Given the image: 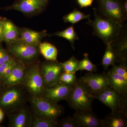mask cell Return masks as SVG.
Instances as JSON below:
<instances>
[{"label":"cell","instance_id":"cell-1","mask_svg":"<svg viewBox=\"0 0 127 127\" xmlns=\"http://www.w3.org/2000/svg\"><path fill=\"white\" fill-rule=\"evenodd\" d=\"M94 19L88 20L87 24L93 28V34L98 37L106 45L113 42L117 38L123 26L122 24L104 18L94 8Z\"/></svg>","mask_w":127,"mask_h":127},{"label":"cell","instance_id":"cell-2","mask_svg":"<svg viewBox=\"0 0 127 127\" xmlns=\"http://www.w3.org/2000/svg\"><path fill=\"white\" fill-rule=\"evenodd\" d=\"M94 97L78 79L72 86L66 100L72 109L77 110H92Z\"/></svg>","mask_w":127,"mask_h":127},{"label":"cell","instance_id":"cell-3","mask_svg":"<svg viewBox=\"0 0 127 127\" xmlns=\"http://www.w3.org/2000/svg\"><path fill=\"white\" fill-rule=\"evenodd\" d=\"M30 102L34 114L39 117L57 120L64 113L63 106L42 97L31 96Z\"/></svg>","mask_w":127,"mask_h":127},{"label":"cell","instance_id":"cell-4","mask_svg":"<svg viewBox=\"0 0 127 127\" xmlns=\"http://www.w3.org/2000/svg\"><path fill=\"white\" fill-rule=\"evenodd\" d=\"M23 85L31 96L42 97L45 87L39 69V65L33 63L26 65Z\"/></svg>","mask_w":127,"mask_h":127},{"label":"cell","instance_id":"cell-5","mask_svg":"<svg viewBox=\"0 0 127 127\" xmlns=\"http://www.w3.org/2000/svg\"><path fill=\"white\" fill-rule=\"evenodd\" d=\"M20 85L9 87L0 98V106L10 114L24 107L26 97Z\"/></svg>","mask_w":127,"mask_h":127},{"label":"cell","instance_id":"cell-6","mask_svg":"<svg viewBox=\"0 0 127 127\" xmlns=\"http://www.w3.org/2000/svg\"><path fill=\"white\" fill-rule=\"evenodd\" d=\"M7 46L9 53L26 65L35 63L40 53L39 46L27 44L19 40Z\"/></svg>","mask_w":127,"mask_h":127},{"label":"cell","instance_id":"cell-7","mask_svg":"<svg viewBox=\"0 0 127 127\" xmlns=\"http://www.w3.org/2000/svg\"><path fill=\"white\" fill-rule=\"evenodd\" d=\"M123 0H98V14L104 18L122 24L127 18Z\"/></svg>","mask_w":127,"mask_h":127},{"label":"cell","instance_id":"cell-8","mask_svg":"<svg viewBox=\"0 0 127 127\" xmlns=\"http://www.w3.org/2000/svg\"><path fill=\"white\" fill-rule=\"evenodd\" d=\"M94 98L110 108L112 112L127 111V95L120 93L111 87H108Z\"/></svg>","mask_w":127,"mask_h":127},{"label":"cell","instance_id":"cell-9","mask_svg":"<svg viewBox=\"0 0 127 127\" xmlns=\"http://www.w3.org/2000/svg\"><path fill=\"white\" fill-rule=\"evenodd\" d=\"M49 3V0H16L6 10L18 11L27 16L37 15L43 12Z\"/></svg>","mask_w":127,"mask_h":127},{"label":"cell","instance_id":"cell-10","mask_svg":"<svg viewBox=\"0 0 127 127\" xmlns=\"http://www.w3.org/2000/svg\"><path fill=\"white\" fill-rule=\"evenodd\" d=\"M39 69L45 88L58 83L60 76L64 72L61 63L58 61L47 60L39 65Z\"/></svg>","mask_w":127,"mask_h":127},{"label":"cell","instance_id":"cell-11","mask_svg":"<svg viewBox=\"0 0 127 127\" xmlns=\"http://www.w3.org/2000/svg\"><path fill=\"white\" fill-rule=\"evenodd\" d=\"M79 80L94 97L109 86L107 73L105 72L100 74L88 73Z\"/></svg>","mask_w":127,"mask_h":127},{"label":"cell","instance_id":"cell-12","mask_svg":"<svg viewBox=\"0 0 127 127\" xmlns=\"http://www.w3.org/2000/svg\"><path fill=\"white\" fill-rule=\"evenodd\" d=\"M116 54L117 63L127 66V26H123L117 38L111 44Z\"/></svg>","mask_w":127,"mask_h":127},{"label":"cell","instance_id":"cell-13","mask_svg":"<svg viewBox=\"0 0 127 127\" xmlns=\"http://www.w3.org/2000/svg\"><path fill=\"white\" fill-rule=\"evenodd\" d=\"M72 86L58 82L52 86L45 88L42 97L58 103L60 101L66 100Z\"/></svg>","mask_w":127,"mask_h":127},{"label":"cell","instance_id":"cell-14","mask_svg":"<svg viewBox=\"0 0 127 127\" xmlns=\"http://www.w3.org/2000/svg\"><path fill=\"white\" fill-rule=\"evenodd\" d=\"M8 115L9 127H32V115L25 106Z\"/></svg>","mask_w":127,"mask_h":127},{"label":"cell","instance_id":"cell-15","mask_svg":"<svg viewBox=\"0 0 127 127\" xmlns=\"http://www.w3.org/2000/svg\"><path fill=\"white\" fill-rule=\"evenodd\" d=\"M76 111L73 117L80 127H102V120L98 118L92 110Z\"/></svg>","mask_w":127,"mask_h":127},{"label":"cell","instance_id":"cell-16","mask_svg":"<svg viewBox=\"0 0 127 127\" xmlns=\"http://www.w3.org/2000/svg\"><path fill=\"white\" fill-rule=\"evenodd\" d=\"M26 65L17 61L10 75L2 82L6 86L9 87L22 84L25 78Z\"/></svg>","mask_w":127,"mask_h":127},{"label":"cell","instance_id":"cell-17","mask_svg":"<svg viewBox=\"0 0 127 127\" xmlns=\"http://www.w3.org/2000/svg\"><path fill=\"white\" fill-rule=\"evenodd\" d=\"M102 120V127H127V111L112 112Z\"/></svg>","mask_w":127,"mask_h":127},{"label":"cell","instance_id":"cell-18","mask_svg":"<svg viewBox=\"0 0 127 127\" xmlns=\"http://www.w3.org/2000/svg\"><path fill=\"white\" fill-rule=\"evenodd\" d=\"M47 35L46 31L39 32L23 28L20 31L19 40L27 44L39 46L42 40Z\"/></svg>","mask_w":127,"mask_h":127},{"label":"cell","instance_id":"cell-19","mask_svg":"<svg viewBox=\"0 0 127 127\" xmlns=\"http://www.w3.org/2000/svg\"><path fill=\"white\" fill-rule=\"evenodd\" d=\"M109 87L118 92L127 95V79L111 70L107 73Z\"/></svg>","mask_w":127,"mask_h":127},{"label":"cell","instance_id":"cell-20","mask_svg":"<svg viewBox=\"0 0 127 127\" xmlns=\"http://www.w3.org/2000/svg\"><path fill=\"white\" fill-rule=\"evenodd\" d=\"M20 36V31L12 22L4 19L2 41L7 45L18 40Z\"/></svg>","mask_w":127,"mask_h":127},{"label":"cell","instance_id":"cell-21","mask_svg":"<svg viewBox=\"0 0 127 127\" xmlns=\"http://www.w3.org/2000/svg\"><path fill=\"white\" fill-rule=\"evenodd\" d=\"M39 48V52L47 61H57L58 51L55 46L49 42H41Z\"/></svg>","mask_w":127,"mask_h":127},{"label":"cell","instance_id":"cell-22","mask_svg":"<svg viewBox=\"0 0 127 127\" xmlns=\"http://www.w3.org/2000/svg\"><path fill=\"white\" fill-rule=\"evenodd\" d=\"M106 45V48L102 61V64L104 71L108 69L109 66H112L117 63L116 54L112 48L111 44L107 43Z\"/></svg>","mask_w":127,"mask_h":127},{"label":"cell","instance_id":"cell-23","mask_svg":"<svg viewBox=\"0 0 127 127\" xmlns=\"http://www.w3.org/2000/svg\"><path fill=\"white\" fill-rule=\"evenodd\" d=\"M51 36H57L65 38L68 40L71 43V46L73 50H75L74 44L76 40H78V36L73 26H71L65 30L62 31L57 32L54 34L50 35Z\"/></svg>","mask_w":127,"mask_h":127},{"label":"cell","instance_id":"cell-24","mask_svg":"<svg viewBox=\"0 0 127 127\" xmlns=\"http://www.w3.org/2000/svg\"><path fill=\"white\" fill-rule=\"evenodd\" d=\"M58 123L57 120L39 117L34 114L32 115V127H58Z\"/></svg>","mask_w":127,"mask_h":127},{"label":"cell","instance_id":"cell-25","mask_svg":"<svg viewBox=\"0 0 127 127\" xmlns=\"http://www.w3.org/2000/svg\"><path fill=\"white\" fill-rule=\"evenodd\" d=\"M90 15H86L75 8L70 13L63 17V20L65 23L76 24L83 19H90Z\"/></svg>","mask_w":127,"mask_h":127},{"label":"cell","instance_id":"cell-26","mask_svg":"<svg viewBox=\"0 0 127 127\" xmlns=\"http://www.w3.org/2000/svg\"><path fill=\"white\" fill-rule=\"evenodd\" d=\"M80 61L74 56L71 57L68 61L61 63L63 71L68 73H76L77 71Z\"/></svg>","mask_w":127,"mask_h":127},{"label":"cell","instance_id":"cell-27","mask_svg":"<svg viewBox=\"0 0 127 127\" xmlns=\"http://www.w3.org/2000/svg\"><path fill=\"white\" fill-rule=\"evenodd\" d=\"M84 58L79 62L77 71L86 70L90 72L96 71V66L90 61L88 57V54L87 53H84Z\"/></svg>","mask_w":127,"mask_h":127},{"label":"cell","instance_id":"cell-28","mask_svg":"<svg viewBox=\"0 0 127 127\" xmlns=\"http://www.w3.org/2000/svg\"><path fill=\"white\" fill-rule=\"evenodd\" d=\"M78 79L77 78L75 73L64 72L59 77L58 83L69 86H73L77 82Z\"/></svg>","mask_w":127,"mask_h":127},{"label":"cell","instance_id":"cell-29","mask_svg":"<svg viewBox=\"0 0 127 127\" xmlns=\"http://www.w3.org/2000/svg\"><path fill=\"white\" fill-rule=\"evenodd\" d=\"M58 127H80V126L73 117L68 116L66 118L61 119L59 122Z\"/></svg>","mask_w":127,"mask_h":127},{"label":"cell","instance_id":"cell-30","mask_svg":"<svg viewBox=\"0 0 127 127\" xmlns=\"http://www.w3.org/2000/svg\"><path fill=\"white\" fill-rule=\"evenodd\" d=\"M110 70L118 75H121L127 79V66L114 64Z\"/></svg>","mask_w":127,"mask_h":127},{"label":"cell","instance_id":"cell-31","mask_svg":"<svg viewBox=\"0 0 127 127\" xmlns=\"http://www.w3.org/2000/svg\"><path fill=\"white\" fill-rule=\"evenodd\" d=\"M13 57L9 52L2 48L0 46V65L10 61Z\"/></svg>","mask_w":127,"mask_h":127},{"label":"cell","instance_id":"cell-32","mask_svg":"<svg viewBox=\"0 0 127 127\" xmlns=\"http://www.w3.org/2000/svg\"><path fill=\"white\" fill-rule=\"evenodd\" d=\"M17 60L15 58H13L11 60H10L9 61L5 63L2 65H0V80L1 79L2 75L4 72L5 70L8 67L13 63H15L16 62H17Z\"/></svg>","mask_w":127,"mask_h":127},{"label":"cell","instance_id":"cell-33","mask_svg":"<svg viewBox=\"0 0 127 127\" xmlns=\"http://www.w3.org/2000/svg\"><path fill=\"white\" fill-rule=\"evenodd\" d=\"M77 1L81 8H84L91 6L93 0H77Z\"/></svg>","mask_w":127,"mask_h":127},{"label":"cell","instance_id":"cell-34","mask_svg":"<svg viewBox=\"0 0 127 127\" xmlns=\"http://www.w3.org/2000/svg\"><path fill=\"white\" fill-rule=\"evenodd\" d=\"M17 62H17H16L15 63H13V64H11V65L9 66V67L5 70L4 73H3V75H2V77L1 78V79H0V81H2L4 79L6 78L10 75V74L11 73V72L12 69H13V67H14L15 65L16 64Z\"/></svg>","mask_w":127,"mask_h":127},{"label":"cell","instance_id":"cell-35","mask_svg":"<svg viewBox=\"0 0 127 127\" xmlns=\"http://www.w3.org/2000/svg\"><path fill=\"white\" fill-rule=\"evenodd\" d=\"M4 19H0V41H2Z\"/></svg>","mask_w":127,"mask_h":127},{"label":"cell","instance_id":"cell-36","mask_svg":"<svg viewBox=\"0 0 127 127\" xmlns=\"http://www.w3.org/2000/svg\"><path fill=\"white\" fill-rule=\"evenodd\" d=\"M123 6L125 12L127 14V0H124L123 3Z\"/></svg>","mask_w":127,"mask_h":127},{"label":"cell","instance_id":"cell-37","mask_svg":"<svg viewBox=\"0 0 127 127\" xmlns=\"http://www.w3.org/2000/svg\"><path fill=\"white\" fill-rule=\"evenodd\" d=\"M4 114L3 111H1L0 112V122H1L3 120L4 117Z\"/></svg>","mask_w":127,"mask_h":127},{"label":"cell","instance_id":"cell-38","mask_svg":"<svg viewBox=\"0 0 127 127\" xmlns=\"http://www.w3.org/2000/svg\"><path fill=\"white\" fill-rule=\"evenodd\" d=\"M2 109H1V108H0V112H1V111H2Z\"/></svg>","mask_w":127,"mask_h":127},{"label":"cell","instance_id":"cell-39","mask_svg":"<svg viewBox=\"0 0 127 127\" xmlns=\"http://www.w3.org/2000/svg\"><path fill=\"white\" fill-rule=\"evenodd\" d=\"M1 42V41H0V43Z\"/></svg>","mask_w":127,"mask_h":127}]
</instances>
